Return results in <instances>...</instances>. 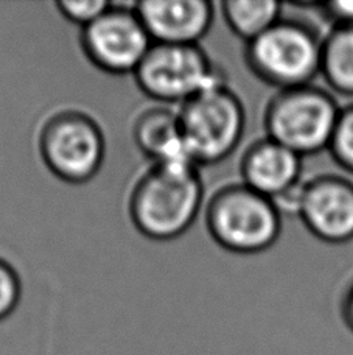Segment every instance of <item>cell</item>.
Returning a JSON list of instances; mask_svg holds the SVG:
<instances>
[{
    "mask_svg": "<svg viewBox=\"0 0 353 355\" xmlns=\"http://www.w3.org/2000/svg\"><path fill=\"white\" fill-rule=\"evenodd\" d=\"M329 151L345 172L353 173V103L341 110Z\"/></svg>",
    "mask_w": 353,
    "mask_h": 355,
    "instance_id": "15",
    "label": "cell"
},
{
    "mask_svg": "<svg viewBox=\"0 0 353 355\" xmlns=\"http://www.w3.org/2000/svg\"><path fill=\"white\" fill-rule=\"evenodd\" d=\"M21 279L17 271L0 257V321L8 318L21 301Z\"/></svg>",
    "mask_w": 353,
    "mask_h": 355,
    "instance_id": "17",
    "label": "cell"
},
{
    "mask_svg": "<svg viewBox=\"0 0 353 355\" xmlns=\"http://www.w3.org/2000/svg\"><path fill=\"white\" fill-rule=\"evenodd\" d=\"M318 8L324 11V15L330 19L333 24H350L353 25V2H329L318 5Z\"/></svg>",
    "mask_w": 353,
    "mask_h": 355,
    "instance_id": "18",
    "label": "cell"
},
{
    "mask_svg": "<svg viewBox=\"0 0 353 355\" xmlns=\"http://www.w3.org/2000/svg\"><path fill=\"white\" fill-rule=\"evenodd\" d=\"M37 145L50 172L69 184L92 180L102 168L106 151L100 125L77 110L52 114L42 125Z\"/></svg>",
    "mask_w": 353,
    "mask_h": 355,
    "instance_id": "7",
    "label": "cell"
},
{
    "mask_svg": "<svg viewBox=\"0 0 353 355\" xmlns=\"http://www.w3.org/2000/svg\"><path fill=\"white\" fill-rule=\"evenodd\" d=\"M341 316L344 320V324L353 334V281L344 290L341 300Z\"/></svg>",
    "mask_w": 353,
    "mask_h": 355,
    "instance_id": "19",
    "label": "cell"
},
{
    "mask_svg": "<svg viewBox=\"0 0 353 355\" xmlns=\"http://www.w3.org/2000/svg\"><path fill=\"white\" fill-rule=\"evenodd\" d=\"M134 11L151 41L159 44H198L215 16L207 0H142Z\"/></svg>",
    "mask_w": 353,
    "mask_h": 355,
    "instance_id": "10",
    "label": "cell"
},
{
    "mask_svg": "<svg viewBox=\"0 0 353 355\" xmlns=\"http://www.w3.org/2000/svg\"><path fill=\"white\" fill-rule=\"evenodd\" d=\"M282 6L277 0H226L221 11L232 33L248 44L280 21Z\"/></svg>",
    "mask_w": 353,
    "mask_h": 355,
    "instance_id": "14",
    "label": "cell"
},
{
    "mask_svg": "<svg viewBox=\"0 0 353 355\" xmlns=\"http://www.w3.org/2000/svg\"><path fill=\"white\" fill-rule=\"evenodd\" d=\"M302 159L298 153L264 136L248 147L239 159L242 184L275 200L304 181Z\"/></svg>",
    "mask_w": 353,
    "mask_h": 355,
    "instance_id": "11",
    "label": "cell"
},
{
    "mask_svg": "<svg viewBox=\"0 0 353 355\" xmlns=\"http://www.w3.org/2000/svg\"><path fill=\"white\" fill-rule=\"evenodd\" d=\"M210 237L235 254H258L280 237L282 214L274 201L244 184L218 189L206 209Z\"/></svg>",
    "mask_w": 353,
    "mask_h": 355,
    "instance_id": "2",
    "label": "cell"
},
{
    "mask_svg": "<svg viewBox=\"0 0 353 355\" xmlns=\"http://www.w3.org/2000/svg\"><path fill=\"white\" fill-rule=\"evenodd\" d=\"M55 5L66 21L84 28L102 16L112 3L106 0H60Z\"/></svg>",
    "mask_w": 353,
    "mask_h": 355,
    "instance_id": "16",
    "label": "cell"
},
{
    "mask_svg": "<svg viewBox=\"0 0 353 355\" xmlns=\"http://www.w3.org/2000/svg\"><path fill=\"white\" fill-rule=\"evenodd\" d=\"M323 37L294 19H280L246 44L244 60L258 80L279 91L311 85L320 75Z\"/></svg>",
    "mask_w": 353,
    "mask_h": 355,
    "instance_id": "4",
    "label": "cell"
},
{
    "mask_svg": "<svg viewBox=\"0 0 353 355\" xmlns=\"http://www.w3.org/2000/svg\"><path fill=\"white\" fill-rule=\"evenodd\" d=\"M132 137L137 148L153 164H193L182 139L178 111L150 107L138 114ZM198 167V166H197Z\"/></svg>",
    "mask_w": 353,
    "mask_h": 355,
    "instance_id": "12",
    "label": "cell"
},
{
    "mask_svg": "<svg viewBox=\"0 0 353 355\" xmlns=\"http://www.w3.org/2000/svg\"><path fill=\"white\" fill-rule=\"evenodd\" d=\"M204 200L193 164H151L131 190L128 211L136 230L151 240H173L193 225Z\"/></svg>",
    "mask_w": 353,
    "mask_h": 355,
    "instance_id": "1",
    "label": "cell"
},
{
    "mask_svg": "<svg viewBox=\"0 0 353 355\" xmlns=\"http://www.w3.org/2000/svg\"><path fill=\"white\" fill-rule=\"evenodd\" d=\"M343 107L330 91L313 85L279 91L264 110L266 137L299 156L329 150Z\"/></svg>",
    "mask_w": 353,
    "mask_h": 355,
    "instance_id": "3",
    "label": "cell"
},
{
    "mask_svg": "<svg viewBox=\"0 0 353 355\" xmlns=\"http://www.w3.org/2000/svg\"><path fill=\"white\" fill-rule=\"evenodd\" d=\"M132 75L150 98L179 106L207 89L226 85L223 71L199 44L153 42Z\"/></svg>",
    "mask_w": 353,
    "mask_h": 355,
    "instance_id": "6",
    "label": "cell"
},
{
    "mask_svg": "<svg viewBox=\"0 0 353 355\" xmlns=\"http://www.w3.org/2000/svg\"><path fill=\"white\" fill-rule=\"evenodd\" d=\"M182 139L197 166H210L229 157L242 142L246 111L228 85L194 95L178 110Z\"/></svg>",
    "mask_w": 353,
    "mask_h": 355,
    "instance_id": "5",
    "label": "cell"
},
{
    "mask_svg": "<svg viewBox=\"0 0 353 355\" xmlns=\"http://www.w3.org/2000/svg\"><path fill=\"white\" fill-rule=\"evenodd\" d=\"M320 75L330 91L353 97V25L333 24L323 37Z\"/></svg>",
    "mask_w": 353,
    "mask_h": 355,
    "instance_id": "13",
    "label": "cell"
},
{
    "mask_svg": "<svg viewBox=\"0 0 353 355\" xmlns=\"http://www.w3.org/2000/svg\"><path fill=\"white\" fill-rule=\"evenodd\" d=\"M298 217L314 237L339 245L353 240V182L339 175H319L304 182Z\"/></svg>",
    "mask_w": 353,
    "mask_h": 355,
    "instance_id": "9",
    "label": "cell"
},
{
    "mask_svg": "<svg viewBox=\"0 0 353 355\" xmlns=\"http://www.w3.org/2000/svg\"><path fill=\"white\" fill-rule=\"evenodd\" d=\"M80 42L87 60L112 75L134 73L153 44L134 8L116 5L81 28Z\"/></svg>",
    "mask_w": 353,
    "mask_h": 355,
    "instance_id": "8",
    "label": "cell"
}]
</instances>
